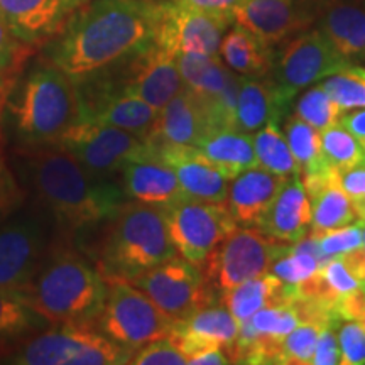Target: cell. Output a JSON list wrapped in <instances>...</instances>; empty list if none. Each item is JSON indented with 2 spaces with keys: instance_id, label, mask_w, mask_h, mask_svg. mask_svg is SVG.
I'll use <instances>...</instances> for the list:
<instances>
[{
  "instance_id": "obj_1",
  "label": "cell",
  "mask_w": 365,
  "mask_h": 365,
  "mask_svg": "<svg viewBox=\"0 0 365 365\" xmlns=\"http://www.w3.org/2000/svg\"><path fill=\"white\" fill-rule=\"evenodd\" d=\"M161 0H88L46 43L44 61L73 80L110 68L156 43Z\"/></svg>"
},
{
  "instance_id": "obj_2",
  "label": "cell",
  "mask_w": 365,
  "mask_h": 365,
  "mask_svg": "<svg viewBox=\"0 0 365 365\" xmlns=\"http://www.w3.org/2000/svg\"><path fill=\"white\" fill-rule=\"evenodd\" d=\"M19 156L26 161L31 190L63 237L107 223L127 202L120 186L93 178L78 159L59 145H22Z\"/></svg>"
},
{
  "instance_id": "obj_3",
  "label": "cell",
  "mask_w": 365,
  "mask_h": 365,
  "mask_svg": "<svg viewBox=\"0 0 365 365\" xmlns=\"http://www.w3.org/2000/svg\"><path fill=\"white\" fill-rule=\"evenodd\" d=\"M21 296L51 325L93 327L107 296V281L75 249L54 242Z\"/></svg>"
},
{
  "instance_id": "obj_4",
  "label": "cell",
  "mask_w": 365,
  "mask_h": 365,
  "mask_svg": "<svg viewBox=\"0 0 365 365\" xmlns=\"http://www.w3.org/2000/svg\"><path fill=\"white\" fill-rule=\"evenodd\" d=\"M176 254L164 210L127 200L107 220L95 257L105 281H132Z\"/></svg>"
},
{
  "instance_id": "obj_5",
  "label": "cell",
  "mask_w": 365,
  "mask_h": 365,
  "mask_svg": "<svg viewBox=\"0 0 365 365\" xmlns=\"http://www.w3.org/2000/svg\"><path fill=\"white\" fill-rule=\"evenodd\" d=\"M7 108L24 148L56 145L59 137L80 120L76 81L43 59L21 83L17 81Z\"/></svg>"
},
{
  "instance_id": "obj_6",
  "label": "cell",
  "mask_w": 365,
  "mask_h": 365,
  "mask_svg": "<svg viewBox=\"0 0 365 365\" xmlns=\"http://www.w3.org/2000/svg\"><path fill=\"white\" fill-rule=\"evenodd\" d=\"M132 354L95 327L63 323L36 333L9 359L21 365H117L129 364Z\"/></svg>"
},
{
  "instance_id": "obj_7",
  "label": "cell",
  "mask_w": 365,
  "mask_h": 365,
  "mask_svg": "<svg viewBox=\"0 0 365 365\" xmlns=\"http://www.w3.org/2000/svg\"><path fill=\"white\" fill-rule=\"evenodd\" d=\"M175 323L139 287L115 279L107 281V296L93 327L115 344L135 352L150 341L168 339Z\"/></svg>"
},
{
  "instance_id": "obj_8",
  "label": "cell",
  "mask_w": 365,
  "mask_h": 365,
  "mask_svg": "<svg viewBox=\"0 0 365 365\" xmlns=\"http://www.w3.org/2000/svg\"><path fill=\"white\" fill-rule=\"evenodd\" d=\"M287 245L272 240L261 228L237 227L200 267L208 284L222 298L242 282L271 271L272 262L286 252Z\"/></svg>"
},
{
  "instance_id": "obj_9",
  "label": "cell",
  "mask_w": 365,
  "mask_h": 365,
  "mask_svg": "<svg viewBox=\"0 0 365 365\" xmlns=\"http://www.w3.org/2000/svg\"><path fill=\"white\" fill-rule=\"evenodd\" d=\"M129 282L148 294L153 303L175 322H182L220 301L205 279L202 267L176 255Z\"/></svg>"
},
{
  "instance_id": "obj_10",
  "label": "cell",
  "mask_w": 365,
  "mask_h": 365,
  "mask_svg": "<svg viewBox=\"0 0 365 365\" xmlns=\"http://www.w3.org/2000/svg\"><path fill=\"white\" fill-rule=\"evenodd\" d=\"M59 148L71 153L91 176L112 181L127 161L145 153L144 137L112 125L78 120L59 137Z\"/></svg>"
},
{
  "instance_id": "obj_11",
  "label": "cell",
  "mask_w": 365,
  "mask_h": 365,
  "mask_svg": "<svg viewBox=\"0 0 365 365\" xmlns=\"http://www.w3.org/2000/svg\"><path fill=\"white\" fill-rule=\"evenodd\" d=\"M164 213L176 252L195 266H202L217 245L239 227L225 202L182 198Z\"/></svg>"
},
{
  "instance_id": "obj_12",
  "label": "cell",
  "mask_w": 365,
  "mask_h": 365,
  "mask_svg": "<svg viewBox=\"0 0 365 365\" xmlns=\"http://www.w3.org/2000/svg\"><path fill=\"white\" fill-rule=\"evenodd\" d=\"M350 65L317 27H309L282 44L274 56L271 75L282 93L294 100L299 90Z\"/></svg>"
},
{
  "instance_id": "obj_13",
  "label": "cell",
  "mask_w": 365,
  "mask_h": 365,
  "mask_svg": "<svg viewBox=\"0 0 365 365\" xmlns=\"http://www.w3.org/2000/svg\"><path fill=\"white\" fill-rule=\"evenodd\" d=\"M102 71L124 93L134 95L158 112L185 90L176 56L156 43Z\"/></svg>"
},
{
  "instance_id": "obj_14",
  "label": "cell",
  "mask_w": 365,
  "mask_h": 365,
  "mask_svg": "<svg viewBox=\"0 0 365 365\" xmlns=\"http://www.w3.org/2000/svg\"><path fill=\"white\" fill-rule=\"evenodd\" d=\"M234 17L181 6L176 0H161L156 44L175 54L218 56L227 29Z\"/></svg>"
},
{
  "instance_id": "obj_15",
  "label": "cell",
  "mask_w": 365,
  "mask_h": 365,
  "mask_svg": "<svg viewBox=\"0 0 365 365\" xmlns=\"http://www.w3.org/2000/svg\"><path fill=\"white\" fill-rule=\"evenodd\" d=\"M44 218L17 217L0 225V291L21 294L53 247Z\"/></svg>"
},
{
  "instance_id": "obj_16",
  "label": "cell",
  "mask_w": 365,
  "mask_h": 365,
  "mask_svg": "<svg viewBox=\"0 0 365 365\" xmlns=\"http://www.w3.org/2000/svg\"><path fill=\"white\" fill-rule=\"evenodd\" d=\"M234 24L274 48L314 24V0H242Z\"/></svg>"
},
{
  "instance_id": "obj_17",
  "label": "cell",
  "mask_w": 365,
  "mask_h": 365,
  "mask_svg": "<svg viewBox=\"0 0 365 365\" xmlns=\"http://www.w3.org/2000/svg\"><path fill=\"white\" fill-rule=\"evenodd\" d=\"M145 140L149 153L176 173L186 198L210 203L225 202L230 180L196 145Z\"/></svg>"
},
{
  "instance_id": "obj_18",
  "label": "cell",
  "mask_w": 365,
  "mask_h": 365,
  "mask_svg": "<svg viewBox=\"0 0 365 365\" xmlns=\"http://www.w3.org/2000/svg\"><path fill=\"white\" fill-rule=\"evenodd\" d=\"M88 0H0V19L22 43L46 44Z\"/></svg>"
},
{
  "instance_id": "obj_19",
  "label": "cell",
  "mask_w": 365,
  "mask_h": 365,
  "mask_svg": "<svg viewBox=\"0 0 365 365\" xmlns=\"http://www.w3.org/2000/svg\"><path fill=\"white\" fill-rule=\"evenodd\" d=\"M314 26L346 61H365V0H314Z\"/></svg>"
},
{
  "instance_id": "obj_20",
  "label": "cell",
  "mask_w": 365,
  "mask_h": 365,
  "mask_svg": "<svg viewBox=\"0 0 365 365\" xmlns=\"http://www.w3.org/2000/svg\"><path fill=\"white\" fill-rule=\"evenodd\" d=\"M148 143V140H145ZM122 190L127 200L166 210L171 205L186 198L182 193L176 173L149 153L127 161L122 168Z\"/></svg>"
},
{
  "instance_id": "obj_21",
  "label": "cell",
  "mask_w": 365,
  "mask_h": 365,
  "mask_svg": "<svg viewBox=\"0 0 365 365\" xmlns=\"http://www.w3.org/2000/svg\"><path fill=\"white\" fill-rule=\"evenodd\" d=\"M239 322L223 304H212L190 318L176 322L170 339L186 359L210 346H220L227 352L239 336Z\"/></svg>"
},
{
  "instance_id": "obj_22",
  "label": "cell",
  "mask_w": 365,
  "mask_h": 365,
  "mask_svg": "<svg viewBox=\"0 0 365 365\" xmlns=\"http://www.w3.org/2000/svg\"><path fill=\"white\" fill-rule=\"evenodd\" d=\"M212 132H215V127L203 102L185 86V90L159 110L156 122L145 139L198 145Z\"/></svg>"
},
{
  "instance_id": "obj_23",
  "label": "cell",
  "mask_w": 365,
  "mask_h": 365,
  "mask_svg": "<svg viewBox=\"0 0 365 365\" xmlns=\"http://www.w3.org/2000/svg\"><path fill=\"white\" fill-rule=\"evenodd\" d=\"M312 203L299 175L286 178L259 228L272 240L294 244L312 228Z\"/></svg>"
},
{
  "instance_id": "obj_24",
  "label": "cell",
  "mask_w": 365,
  "mask_h": 365,
  "mask_svg": "<svg viewBox=\"0 0 365 365\" xmlns=\"http://www.w3.org/2000/svg\"><path fill=\"white\" fill-rule=\"evenodd\" d=\"M284 180L261 166L249 168L235 176L228 186L225 203L237 225H261Z\"/></svg>"
},
{
  "instance_id": "obj_25",
  "label": "cell",
  "mask_w": 365,
  "mask_h": 365,
  "mask_svg": "<svg viewBox=\"0 0 365 365\" xmlns=\"http://www.w3.org/2000/svg\"><path fill=\"white\" fill-rule=\"evenodd\" d=\"M312 203V232L333 230L359 220L357 210L340 185V175L323 168L312 175L301 176Z\"/></svg>"
},
{
  "instance_id": "obj_26",
  "label": "cell",
  "mask_w": 365,
  "mask_h": 365,
  "mask_svg": "<svg viewBox=\"0 0 365 365\" xmlns=\"http://www.w3.org/2000/svg\"><path fill=\"white\" fill-rule=\"evenodd\" d=\"M293 100L287 98L272 80L242 76L232 129L254 134L267 122L281 120Z\"/></svg>"
},
{
  "instance_id": "obj_27",
  "label": "cell",
  "mask_w": 365,
  "mask_h": 365,
  "mask_svg": "<svg viewBox=\"0 0 365 365\" xmlns=\"http://www.w3.org/2000/svg\"><path fill=\"white\" fill-rule=\"evenodd\" d=\"M293 298L294 287L267 272L235 286L222 296L220 303L242 323L264 308L286 303Z\"/></svg>"
},
{
  "instance_id": "obj_28",
  "label": "cell",
  "mask_w": 365,
  "mask_h": 365,
  "mask_svg": "<svg viewBox=\"0 0 365 365\" xmlns=\"http://www.w3.org/2000/svg\"><path fill=\"white\" fill-rule=\"evenodd\" d=\"M218 54L232 71L245 78H264L271 75L276 56L271 46L240 26H235L223 36Z\"/></svg>"
},
{
  "instance_id": "obj_29",
  "label": "cell",
  "mask_w": 365,
  "mask_h": 365,
  "mask_svg": "<svg viewBox=\"0 0 365 365\" xmlns=\"http://www.w3.org/2000/svg\"><path fill=\"white\" fill-rule=\"evenodd\" d=\"M228 180H234L242 171L259 166L255 158L252 134L235 129L212 132L196 145Z\"/></svg>"
},
{
  "instance_id": "obj_30",
  "label": "cell",
  "mask_w": 365,
  "mask_h": 365,
  "mask_svg": "<svg viewBox=\"0 0 365 365\" xmlns=\"http://www.w3.org/2000/svg\"><path fill=\"white\" fill-rule=\"evenodd\" d=\"M176 61L182 83L202 100L205 107L220 97L237 75L218 56L185 53L178 54Z\"/></svg>"
},
{
  "instance_id": "obj_31",
  "label": "cell",
  "mask_w": 365,
  "mask_h": 365,
  "mask_svg": "<svg viewBox=\"0 0 365 365\" xmlns=\"http://www.w3.org/2000/svg\"><path fill=\"white\" fill-rule=\"evenodd\" d=\"M46 319L21 294L0 291V357H11L27 339L46 327Z\"/></svg>"
},
{
  "instance_id": "obj_32",
  "label": "cell",
  "mask_w": 365,
  "mask_h": 365,
  "mask_svg": "<svg viewBox=\"0 0 365 365\" xmlns=\"http://www.w3.org/2000/svg\"><path fill=\"white\" fill-rule=\"evenodd\" d=\"M252 140L259 166L281 178L299 175V166L279 129V120L267 122L262 129L254 132Z\"/></svg>"
},
{
  "instance_id": "obj_33",
  "label": "cell",
  "mask_w": 365,
  "mask_h": 365,
  "mask_svg": "<svg viewBox=\"0 0 365 365\" xmlns=\"http://www.w3.org/2000/svg\"><path fill=\"white\" fill-rule=\"evenodd\" d=\"M284 137L299 166V176L328 168L322 156V132L298 115L287 117Z\"/></svg>"
},
{
  "instance_id": "obj_34",
  "label": "cell",
  "mask_w": 365,
  "mask_h": 365,
  "mask_svg": "<svg viewBox=\"0 0 365 365\" xmlns=\"http://www.w3.org/2000/svg\"><path fill=\"white\" fill-rule=\"evenodd\" d=\"M322 156L327 166L339 175L359 164H365L362 144L340 122L322 130Z\"/></svg>"
},
{
  "instance_id": "obj_35",
  "label": "cell",
  "mask_w": 365,
  "mask_h": 365,
  "mask_svg": "<svg viewBox=\"0 0 365 365\" xmlns=\"http://www.w3.org/2000/svg\"><path fill=\"white\" fill-rule=\"evenodd\" d=\"M345 112V108L333 102L322 85L309 88L307 93L301 95L294 105V115L303 118L304 122H308L319 132L339 124Z\"/></svg>"
},
{
  "instance_id": "obj_36",
  "label": "cell",
  "mask_w": 365,
  "mask_h": 365,
  "mask_svg": "<svg viewBox=\"0 0 365 365\" xmlns=\"http://www.w3.org/2000/svg\"><path fill=\"white\" fill-rule=\"evenodd\" d=\"M323 90L341 108L365 107V68L350 65L323 80Z\"/></svg>"
},
{
  "instance_id": "obj_37",
  "label": "cell",
  "mask_w": 365,
  "mask_h": 365,
  "mask_svg": "<svg viewBox=\"0 0 365 365\" xmlns=\"http://www.w3.org/2000/svg\"><path fill=\"white\" fill-rule=\"evenodd\" d=\"M319 323H301L281 340L279 364L309 365L313 360L317 341L322 331Z\"/></svg>"
},
{
  "instance_id": "obj_38",
  "label": "cell",
  "mask_w": 365,
  "mask_h": 365,
  "mask_svg": "<svg viewBox=\"0 0 365 365\" xmlns=\"http://www.w3.org/2000/svg\"><path fill=\"white\" fill-rule=\"evenodd\" d=\"M249 319L259 333L274 336V339H284L287 333H291L296 327L303 323L293 299L264 308Z\"/></svg>"
},
{
  "instance_id": "obj_39",
  "label": "cell",
  "mask_w": 365,
  "mask_h": 365,
  "mask_svg": "<svg viewBox=\"0 0 365 365\" xmlns=\"http://www.w3.org/2000/svg\"><path fill=\"white\" fill-rule=\"evenodd\" d=\"M314 239L318 240L319 249L327 255L328 259L335 257V255H341L355 250L364 245L362 239V222L357 220L355 223H350L346 227L333 228V230L319 232V234H313Z\"/></svg>"
},
{
  "instance_id": "obj_40",
  "label": "cell",
  "mask_w": 365,
  "mask_h": 365,
  "mask_svg": "<svg viewBox=\"0 0 365 365\" xmlns=\"http://www.w3.org/2000/svg\"><path fill=\"white\" fill-rule=\"evenodd\" d=\"M24 198V190L21 188L7 164V158L2 150V137H0V225L22 207Z\"/></svg>"
},
{
  "instance_id": "obj_41",
  "label": "cell",
  "mask_w": 365,
  "mask_h": 365,
  "mask_svg": "<svg viewBox=\"0 0 365 365\" xmlns=\"http://www.w3.org/2000/svg\"><path fill=\"white\" fill-rule=\"evenodd\" d=\"M339 344L341 352V365L365 364V323L341 322L339 328Z\"/></svg>"
},
{
  "instance_id": "obj_42",
  "label": "cell",
  "mask_w": 365,
  "mask_h": 365,
  "mask_svg": "<svg viewBox=\"0 0 365 365\" xmlns=\"http://www.w3.org/2000/svg\"><path fill=\"white\" fill-rule=\"evenodd\" d=\"M135 365H185L188 359L170 339H161L140 346L132 354L130 362Z\"/></svg>"
},
{
  "instance_id": "obj_43",
  "label": "cell",
  "mask_w": 365,
  "mask_h": 365,
  "mask_svg": "<svg viewBox=\"0 0 365 365\" xmlns=\"http://www.w3.org/2000/svg\"><path fill=\"white\" fill-rule=\"evenodd\" d=\"M36 46L22 43L11 33L6 22L0 19V61L26 66L27 59L34 53Z\"/></svg>"
},
{
  "instance_id": "obj_44",
  "label": "cell",
  "mask_w": 365,
  "mask_h": 365,
  "mask_svg": "<svg viewBox=\"0 0 365 365\" xmlns=\"http://www.w3.org/2000/svg\"><path fill=\"white\" fill-rule=\"evenodd\" d=\"M339 325H327L319 331L317 349H314L312 365H336L341 360L339 333Z\"/></svg>"
},
{
  "instance_id": "obj_45",
  "label": "cell",
  "mask_w": 365,
  "mask_h": 365,
  "mask_svg": "<svg viewBox=\"0 0 365 365\" xmlns=\"http://www.w3.org/2000/svg\"><path fill=\"white\" fill-rule=\"evenodd\" d=\"M340 185L355 205L359 220H365V164L340 173Z\"/></svg>"
},
{
  "instance_id": "obj_46",
  "label": "cell",
  "mask_w": 365,
  "mask_h": 365,
  "mask_svg": "<svg viewBox=\"0 0 365 365\" xmlns=\"http://www.w3.org/2000/svg\"><path fill=\"white\" fill-rule=\"evenodd\" d=\"M24 68L26 66L22 65H12V63L0 61V117H2L4 108L7 107L9 97H11L14 88H16Z\"/></svg>"
},
{
  "instance_id": "obj_47",
  "label": "cell",
  "mask_w": 365,
  "mask_h": 365,
  "mask_svg": "<svg viewBox=\"0 0 365 365\" xmlns=\"http://www.w3.org/2000/svg\"><path fill=\"white\" fill-rule=\"evenodd\" d=\"M181 6L196 9V11L212 12V14H225V16L234 17V11L239 7L242 0H176Z\"/></svg>"
},
{
  "instance_id": "obj_48",
  "label": "cell",
  "mask_w": 365,
  "mask_h": 365,
  "mask_svg": "<svg viewBox=\"0 0 365 365\" xmlns=\"http://www.w3.org/2000/svg\"><path fill=\"white\" fill-rule=\"evenodd\" d=\"M340 124L362 144L365 149V107L362 110H346L340 118Z\"/></svg>"
},
{
  "instance_id": "obj_49",
  "label": "cell",
  "mask_w": 365,
  "mask_h": 365,
  "mask_svg": "<svg viewBox=\"0 0 365 365\" xmlns=\"http://www.w3.org/2000/svg\"><path fill=\"white\" fill-rule=\"evenodd\" d=\"M188 364L191 365H227L230 364L227 352L220 346H210L202 352L195 354L193 357L188 359Z\"/></svg>"
},
{
  "instance_id": "obj_50",
  "label": "cell",
  "mask_w": 365,
  "mask_h": 365,
  "mask_svg": "<svg viewBox=\"0 0 365 365\" xmlns=\"http://www.w3.org/2000/svg\"><path fill=\"white\" fill-rule=\"evenodd\" d=\"M362 289L365 291V279H364V282H362Z\"/></svg>"
}]
</instances>
